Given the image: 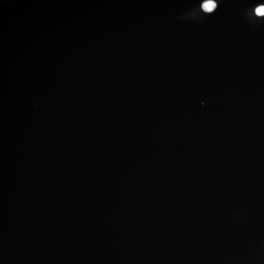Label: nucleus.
<instances>
[{
	"mask_svg": "<svg viewBox=\"0 0 264 264\" xmlns=\"http://www.w3.org/2000/svg\"><path fill=\"white\" fill-rule=\"evenodd\" d=\"M216 3L213 1L205 2L202 5V8L206 12H211L214 11L216 8Z\"/></svg>",
	"mask_w": 264,
	"mask_h": 264,
	"instance_id": "1",
	"label": "nucleus"
},
{
	"mask_svg": "<svg viewBox=\"0 0 264 264\" xmlns=\"http://www.w3.org/2000/svg\"><path fill=\"white\" fill-rule=\"evenodd\" d=\"M255 12L258 16L264 15V6H260L257 8Z\"/></svg>",
	"mask_w": 264,
	"mask_h": 264,
	"instance_id": "2",
	"label": "nucleus"
}]
</instances>
